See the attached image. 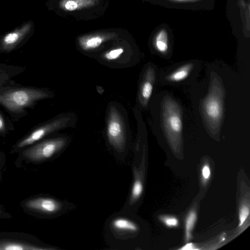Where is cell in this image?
I'll list each match as a JSON object with an SVG mask.
<instances>
[{
  "label": "cell",
  "mask_w": 250,
  "mask_h": 250,
  "mask_svg": "<svg viewBox=\"0 0 250 250\" xmlns=\"http://www.w3.org/2000/svg\"><path fill=\"white\" fill-rule=\"evenodd\" d=\"M205 113L208 119L218 122L222 114V104L220 100L213 95L209 96L205 102Z\"/></svg>",
  "instance_id": "obj_9"
},
{
  "label": "cell",
  "mask_w": 250,
  "mask_h": 250,
  "mask_svg": "<svg viewBox=\"0 0 250 250\" xmlns=\"http://www.w3.org/2000/svg\"><path fill=\"white\" fill-rule=\"evenodd\" d=\"M65 137H58L42 142L23 152L26 158L34 161L49 159L62 149L66 145Z\"/></svg>",
  "instance_id": "obj_4"
},
{
  "label": "cell",
  "mask_w": 250,
  "mask_h": 250,
  "mask_svg": "<svg viewBox=\"0 0 250 250\" xmlns=\"http://www.w3.org/2000/svg\"><path fill=\"white\" fill-rule=\"evenodd\" d=\"M192 67V63H188L182 66L168 76V80L173 82H178L185 80L188 76Z\"/></svg>",
  "instance_id": "obj_11"
},
{
  "label": "cell",
  "mask_w": 250,
  "mask_h": 250,
  "mask_svg": "<svg viewBox=\"0 0 250 250\" xmlns=\"http://www.w3.org/2000/svg\"><path fill=\"white\" fill-rule=\"evenodd\" d=\"M154 44L158 52L165 53L167 51L168 49V39L167 32L165 29L161 30L157 34Z\"/></svg>",
  "instance_id": "obj_14"
},
{
  "label": "cell",
  "mask_w": 250,
  "mask_h": 250,
  "mask_svg": "<svg viewBox=\"0 0 250 250\" xmlns=\"http://www.w3.org/2000/svg\"><path fill=\"white\" fill-rule=\"evenodd\" d=\"M164 126L168 134L179 135L183 129V122L179 108L172 101L166 103L164 113Z\"/></svg>",
  "instance_id": "obj_5"
},
{
  "label": "cell",
  "mask_w": 250,
  "mask_h": 250,
  "mask_svg": "<svg viewBox=\"0 0 250 250\" xmlns=\"http://www.w3.org/2000/svg\"><path fill=\"white\" fill-rule=\"evenodd\" d=\"M112 227L121 232H135L138 230V226L132 221L124 217H118L112 221Z\"/></svg>",
  "instance_id": "obj_10"
},
{
  "label": "cell",
  "mask_w": 250,
  "mask_h": 250,
  "mask_svg": "<svg viewBox=\"0 0 250 250\" xmlns=\"http://www.w3.org/2000/svg\"><path fill=\"white\" fill-rule=\"evenodd\" d=\"M45 91L35 88H21L0 93V103L11 112L22 111L36 101L49 97Z\"/></svg>",
  "instance_id": "obj_1"
},
{
  "label": "cell",
  "mask_w": 250,
  "mask_h": 250,
  "mask_svg": "<svg viewBox=\"0 0 250 250\" xmlns=\"http://www.w3.org/2000/svg\"><path fill=\"white\" fill-rule=\"evenodd\" d=\"M160 220L169 228L176 227L179 225L178 219L173 216L162 215L160 216Z\"/></svg>",
  "instance_id": "obj_17"
},
{
  "label": "cell",
  "mask_w": 250,
  "mask_h": 250,
  "mask_svg": "<svg viewBox=\"0 0 250 250\" xmlns=\"http://www.w3.org/2000/svg\"><path fill=\"white\" fill-rule=\"evenodd\" d=\"M250 214V208L247 205H242L239 212V227L242 226Z\"/></svg>",
  "instance_id": "obj_18"
},
{
  "label": "cell",
  "mask_w": 250,
  "mask_h": 250,
  "mask_svg": "<svg viewBox=\"0 0 250 250\" xmlns=\"http://www.w3.org/2000/svg\"><path fill=\"white\" fill-rule=\"evenodd\" d=\"M172 1H178V2H185V1H192L198 0H170Z\"/></svg>",
  "instance_id": "obj_24"
},
{
  "label": "cell",
  "mask_w": 250,
  "mask_h": 250,
  "mask_svg": "<svg viewBox=\"0 0 250 250\" xmlns=\"http://www.w3.org/2000/svg\"><path fill=\"white\" fill-rule=\"evenodd\" d=\"M123 52L121 48L113 49L105 53L104 58L107 61H114L119 58Z\"/></svg>",
  "instance_id": "obj_19"
},
{
  "label": "cell",
  "mask_w": 250,
  "mask_h": 250,
  "mask_svg": "<svg viewBox=\"0 0 250 250\" xmlns=\"http://www.w3.org/2000/svg\"><path fill=\"white\" fill-rule=\"evenodd\" d=\"M193 245L192 243H188L186 245H185L184 247L180 249L181 250H193L194 249L193 248Z\"/></svg>",
  "instance_id": "obj_23"
},
{
  "label": "cell",
  "mask_w": 250,
  "mask_h": 250,
  "mask_svg": "<svg viewBox=\"0 0 250 250\" xmlns=\"http://www.w3.org/2000/svg\"><path fill=\"white\" fill-rule=\"evenodd\" d=\"M75 116L72 114L61 116L37 128L19 143L17 146L20 148L25 147L54 131L71 126L75 123Z\"/></svg>",
  "instance_id": "obj_3"
},
{
  "label": "cell",
  "mask_w": 250,
  "mask_h": 250,
  "mask_svg": "<svg viewBox=\"0 0 250 250\" xmlns=\"http://www.w3.org/2000/svg\"><path fill=\"white\" fill-rule=\"evenodd\" d=\"M197 219V214L194 211H191L188 215L185 223V235L187 242L191 238V231Z\"/></svg>",
  "instance_id": "obj_16"
},
{
  "label": "cell",
  "mask_w": 250,
  "mask_h": 250,
  "mask_svg": "<svg viewBox=\"0 0 250 250\" xmlns=\"http://www.w3.org/2000/svg\"><path fill=\"white\" fill-rule=\"evenodd\" d=\"M154 74L152 69H149L145 73L141 84L139 100L143 105H146L150 98L153 89Z\"/></svg>",
  "instance_id": "obj_8"
},
{
  "label": "cell",
  "mask_w": 250,
  "mask_h": 250,
  "mask_svg": "<svg viewBox=\"0 0 250 250\" xmlns=\"http://www.w3.org/2000/svg\"></svg>",
  "instance_id": "obj_25"
},
{
  "label": "cell",
  "mask_w": 250,
  "mask_h": 250,
  "mask_svg": "<svg viewBox=\"0 0 250 250\" xmlns=\"http://www.w3.org/2000/svg\"><path fill=\"white\" fill-rule=\"evenodd\" d=\"M50 249L34 247L17 242H4L0 243V250H43Z\"/></svg>",
  "instance_id": "obj_13"
},
{
  "label": "cell",
  "mask_w": 250,
  "mask_h": 250,
  "mask_svg": "<svg viewBox=\"0 0 250 250\" xmlns=\"http://www.w3.org/2000/svg\"><path fill=\"white\" fill-rule=\"evenodd\" d=\"M5 125L4 119L0 113V132L3 131L5 130Z\"/></svg>",
  "instance_id": "obj_22"
},
{
  "label": "cell",
  "mask_w": 250,
  "mask_h": 250,
  "mask_svg": "<svg viewBox=\"0 0 250 250\" xmlns=\"http://www.w3.org/2000/svg\"><path fill=\"white\" fill-rule=\"evenodd\" d=\"M106 135L110 145L117 150H123L126 143V132L123 118L115 107L109 108L106 125Z\"/></svg>",
  "instance_id": "obj_2"
},
{
  "label": "cell",
  "mask_w": 250,
  "mask_h": 250,
  "mask_svg": "<svg viewBox=\"0 0 250 250\" xmlns=\"http://www.w3.org/2000/svg\"><path fill=\"white\" fill-rule=\"evenodd\" d=\"M211 171L209 165L205 164L202 168V177L203 182L206 183L210 177Z\"/></svg>",
  "instance_id": "obj_20"
},
{
  "label": "cell",
  "mask_w": 250,
  "mask_h": 250,
  "mask_svg": "<svg viewBox=\"0 0 250 250\" xmlns=\"http://www.w3.org/2000/svg\"><path fill=\"white\" fill-rule=\"evenodd\" d=\"M25 206L28 208L39 211L43 213L52 214L59 211L62 204L54 199L40 197L27 201Z\"/></svg>",
  "instance_id": "obj_6"
},
{
  "label": "cell",
  "mask_w": 250,
  "mask_h": 250,
  "mask_svg": "<svg viewBox=\"0 0 250 250\" xmlns=\"http://www.w3.org/2000/svg\"><path fill=\"white\" fill-rule=\"evenodd\" d=\"M135 179L134 180L129 202L132 204L137 201L141 196L143 191V184L138 174L135 171Z\"/></svg>",
  "instance_id": "obj_12"
},
{
  "label": "cell",
  "mask_w": 250,
  "mask_h": 250,
  "mask_svg": "<svg viewBox=\"0 0 250 250\" xmlns=\"http://www.w3.org/2000/svg\"><path fill=\"white\" fill-rule=\"evenodd\" d=\"M77 3L73 0H69L65 4V8L69 11H73L77 9Z\"/></svg>",
  "instance_id": "obj_21"
},
{
  "label": "cell",
  "mask_w": 250,
  "mask_h": 250,
  "mask_svg": "<svg viewBox=\"0 0 250 250\" xmlns=\"http://www.w3.org/2000/svg\"><path fill=\"white\" fill-rule=\"evenodd\" d=\"M103 41L102 38L100 36H93L82 39L80 44L83 50H89L99 46L102 43Z\"/></svg>",
  "instance_id": "obj_15"
},
{
  "label": "cell",
  "mask_w": 250,
  "mask_h": 250,
  "mask_svg": "<svg viewBox=\"0 0 250 250\" xmlns=\"http://www.w3.org/2000/svg\"><path fill=\"white\" fill-rule=\"evenodd\" d=\"M31 28V24L27 23L14 31L6 34L1 42V48L6 51L13 49L28 33Z\"/></svg>",
  "instance_id": "obj_7"
}]
</instances>
